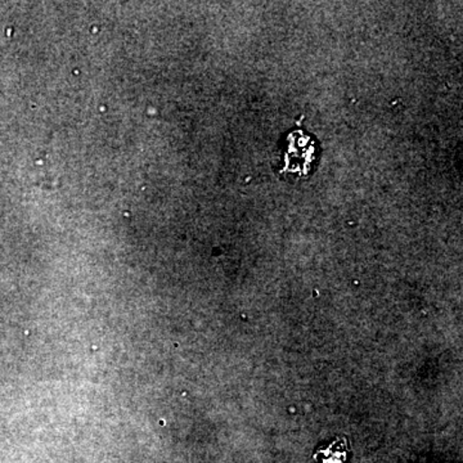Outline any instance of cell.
Here are the masks:
<instances>
[{"label": "cell", "mask_w": 463, "mask_h": 463, "mask_svg": "<svg viewBox=\"0 0 463 463\" xmlns=\"http://www.w3.org/2000/svg\"><path fill=\"white\" fill-rule=\"evenodd\" d=\"M350 447L346 438H337L330 446L317 450L315 459L318 463H345Z\"/></svg>", "instance_id": "cell-1"}]
</instances>
